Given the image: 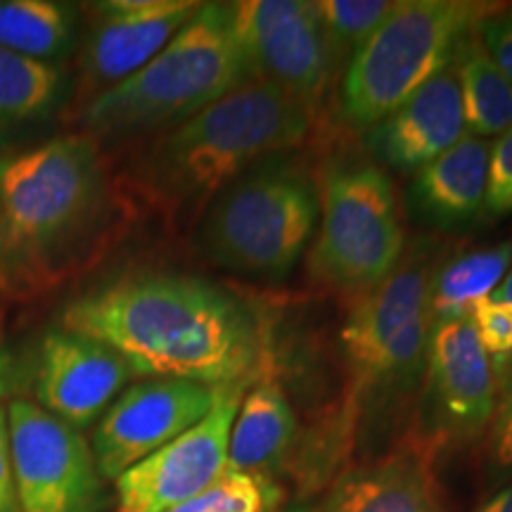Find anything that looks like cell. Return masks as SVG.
I'll use <instances>...</instances> for the list:
<instances>
[{
    "instance_id": "cell-12",
    "label": "cell",
    "mask_w": 512,
    "mask_h": 512,
    "mask_svg": "<svg viewBox=\"0 0 512 512\" xmlns=\"http://www.w3.org/2000/svg\"><path fill=\"white\" fill-rule=\"evenodd\" d=\"M216 396V387L174 377H150L124 389L100 418L91 441L102 479H119L195 427L214 408Z\"/></svg>"
},
{
    "instance_id": "cell-31",
    "label": "cell",
    "mask_w": 512,
    "mask_h": 512,
    "mask_svg": "<svg viewBox=\"0 0 512 512\" xmlns=\"http://www.w3.org/2000/svg\"><path fill=\"white\" fill-rule=\"evenodd\" d=\"M472 512H512V484L505 486Z\"/></svg>"
},
{
    "instance_id": "cell-26",
    "label": "cell",
    "mask_w": 512,
    "mask_h": 512,
    "mask_svg": "<svg viewBox=\"0 0 512 512\" xmlns=\"http://www.w3.org/2000/svg\"><path fill=\"white\" fill-rule=\"evenodd\" d=\"M475 325L479 344L486 356L494 363L498 380L503 377V368L512 358V304L498 302L494 297H484L470 306L467 313Z\"/></svg>"
},
{
    "instance_id": "cell-33",
    "label": "cell",
    "mask_w": 512,
    "mask_h": 512,
    "mask_svg": "<svg viewBox=\"0 0 512 512\" xmlns=\"http://www.w3.org/2000/svg\"><path fill=\"white\" fill-rule=\"evenodd\" d=\"M283 512H323V510H320L318 505L309 503V501H299V503L287 505V508H283Z\"/></svg>"
},
{
    "instance_id": "cell-5",
    "label": "cell",
    "mask_w": 512,
    "mask_h": 512,
    "mask_svg": "<svg viewBox=\"0 0 512 512\" xmlns=\"http://www.w3.org/2000/svg\"><path fill=\"white\" fill-rule=\"evenodd\" d=\"M437 256L418 245L380 285L363 292L339 332L349 377L351 430H384L420 394L430 347V292Z\"/></svg>"
},
{
    "instance_id": "cell-7",
    "label": "cell",
    "mask_w": 512,
    "mask_h": 512,
    "mask_svg": "<svg viewBox=\"0 0 512 512\" xmlns=\"http://www.w3.org/2000/svg\"><path fill=\"white\" fill-rule=\"evenodd\" d=\"M501 8L467 0H403L358 50L342 74L339 114L344 126L368 131L403 100L444 72L460 43Z\"/></svg>"
},
{
    "instance_id": "cell-17",
    "label": "cell",
    "mask_w": 512,
    "mask_h": 512,
    "mask_svg": "<svg viewBox=\"0 0 512 512\" xmlns=\"http://www.w3.org/2000/svg\"><path fill=\"white\" fill-rule=\"evenodd\" d=\"M430 451L403 444L339 472L323 512H446Z\"/></svg>"
},
{
    "instance_id": "cell-27",
    "label": "cell",
    "mask_w": 512,
    "mask_h": 512,
    "mask_svg": "<svg viewBox=\"0 0 512 512\" xmlns=\"http://www.w3.org/2000/svg\"><path fill=\"white\" fill-rule=\"evenodd\" d=\"M512 211V126L501 133L489 152L484 214L505 216Z\"/></svg>"
},
{
    "instance_id": "cell-30",
    "label": "cell",
    "mask_w": 512,
    "mask_h": 512,
    "mask_svg": "<svg viewBox=\"0 0 512 512\" xmlns=\"http://www.w3.org/2000/svg\"><path fill=\"white\" fill-rule=\"evenodd\" d=\"M0 512H19L15 475H12L10 458L8 411H5V408H0Z\"/></svg>"
},
{
    "instance_id": "cell-23",
    "label": "cell",
    "mask_w": 512,
    "mask_h": 512,
    "mask_svg": "<svg viewBox=\"0 0 512 512\" xmlns=\"http://www.w3.org/2000/svg\"><path fill=\"white\" fill-rule=\"evenodd\" d=\"M62 88L53 64L0 48V124H24L50 112Z\"/></svg>"
},
{
    "instance_id": "cell-34",
    "label": "cell",
    "mask_w": 512,
    "mask_h": 512,
    "mask_svg": "<svg viewBox=\"0 0 512 512\" xmlns=\"http://www.w3.org/2000/svg\"><path fill=\"white\" fill-rule=\"evenodd\" d=\"M5 377H8V363H5V356L0 354V399L5 394Z\"/></svg>"
},
{
    "instance_id": "cell-25",
    "label": "cell",
    "mask_w": 512,
    "mask_h": 512,
    "mask_svg": "<svg viewBox=\"0 0 512 512\" xmlns=\"http://www.w3.org/2000/svg\"><path fill=\"white\" fill-rule=\"evenodd\" d=\"M285 494L268 475L226 470L195 496L169 512H283Z\"/></svg>"
},
{
    "instance_id": "cell-18",
    "label": "cell",
    "mask_w": 512,
    "mask_h": 512,
    "mask_svg": "<svg viewBox=\"0 0 512 512\" xmlns=\"http://www.w3.org/2000/svg\"><path fill=\"white\" fill-rule=\"evenodd\" d=\"M489 140L467 136L415 171L411 207L434 228H460L484 214Z\"/></svg>"
},
{
    "instance_id": "cell-14",
    "label": "cell",
    "mask_w": 512,
    "mask_h": 512,
    "mask_svg": "<svg viewBox=\"0 0 512 512\" xmlns=\"http://www.w3.org/2000/svg\"><path fill=\"white\" fill-rule=\"evenodd\" d=\"M200 5L195 0L95 3L81 53L83 105L140 72L195 17Z\"/></svg>"
},
{
    "instance_id": "cell-32",
    "label": "cell",
    "mask_w": 512,
    "mask_h": 512,
    "mask_svg": "<svg viewBox=\"0 0 512 512\" xmlns=\"http://www.w3.org/2000/svg\"><path fill=\"white\" fill-rule=\"evenodd\" d=\"M491 297L498 299V302H508V304H512V268H510L508 273H505L503 283L496 287V292L491 294Z\"/></svg>"
},
{
    "instance_id": "cell-10",
    "label": "cell",
    "mask_w": 512,
    "mask_h": 512,
    "mask_svg": "<svg viewBox=\"0 0 512 512\" xmlns=\"http://www.w3.org/2000/svg\"><path fill=\"white\" fill-rule=\"evenodd\" d=\"M5 411L19 512H100L105 484L81 430L27 399Z\"/></svg>"
},
{
    "instance_id": "cell-28",
    "label": "cell",
    "mask_w": 512,
    "mask_h": 512,
    "mask_svg": "<svg viewBox=\"0 0 512 512\" xmlns=\"http://www.w3.org/2000/svg\"><path fill=\"white\" fill-rule=\"evenodd\" d=\"M477 36L486 53L512 86V8H498L482 19Z\"/></svg>"
},
{
    "instance_id": "cell-21",
    "label": "cell",
    "mask_w": 512,
    "mask_h": 512,
    "mask_svg": "<svg viewBox=\"0 0 512 512\" xmlns=\"http://www.w3.org/2000/svg\"><path fill=\"white\" fill-rule=\"evenodd\" d=\"M512 261V242L477 249L456 256L437 266L430 292L432 323L448 318H463L479 299L491 297L508 273Z\"/></svg>"
},
{
    "instance_id": "cell-9",
    "label": "cell",
    "mask_w": 512,
    "mask_h": 512,
    "mask_svg": "<svg viewBox=\"0 0 512 512\" xmlns=\"http://www.w3.org/2000/svg\"><path fill=\"white\" fill-rule=\"evenodd\" d=\"M498 373L470 316L432 323L425 377L406 439L430 451L472 444L491 427Z\"/></svg>"
},
{
    "instance_id": "cell-8",
    "label": "cell",
    "mask_w": 512,
    "mask_h": 512,
    "mask_svg": "<svg viewBox=\"0 0 512 512\" xmlns=\"http://www.w3.org/2000/svg\"><path fill=\"white\" fill-rule=\"evenodd\" d=\"M318 195L311 275L339 292L373 290L403 259L406 240L394 183L370 159H335L325 166Z\"/></svg>"
},
{
    "instance_id": "cell-15",
    "label": "cell",
    "mask_w": 512,
    "mask_h": 512,
    "mask_svg": "<svg viewBox=\"0 0 512 512\" xmlns=\"http://www.w3.org/2000/svg\"><path fill=\"white\" fill-rule=\"evenodd\" d=\"M131 377L136 373L117 351L62 328L43 339L36 399L43 411L83 430L105 415Z\"/></svg>"
},
{
    "instance_id": "cell-13",
    "label": "cell",
    "mask_w": 512,
    "mask_h": 512,
    "mask_svg": "<svg viewBox=\"0 0 512 512\" xmlns=\"http://www.w3.org/2000/svg\"><path fill=\"white\" fill-rule=\"evenodd\" d=\"M242 389L221 387L214 408L195 427L114 479L119 512H169L207 491L228 470V441Z\"/></svg>"
},
{
    "instance_id": "cell-22",
    "label": "cell",
    "mask_w": 512,
    "mask_h": 512,
    "mask_svg": "<svg viewBox=\"0 0 512 512\" xmlns=\"http://www.w3.org/2000/svg\"><path fill=\"white\" fill-rule=\"evenodd\" d=\"M74 10L55 0H0V48L50 64L69 53Z\"/></svg>"
},
{
    "instance_id": "cell-4",
    "label": "cell",
    "mask_w": 512,
    "mask_h": 512,
    "mask_svg": "<svg viewBox=\"0 0 512 512\" xmlns=\"http://www.w3.org/2000/svg\"><path fill=\"white\" fill-rule=\"evenodd\" d=\"M254 81L233 3H202L140 72L83 105L81 128L95 143L166 131Z\"/></svg>"
},
{
    "instance_id": "cell-3",
    "label": "cell",
    "mask_w": 512,
    "mask_h": 512,
    "mask_svg": "<svg viewBox=\"0 0 512 512\" xmlns=\"http://www.w3.org/2000/svg\"><path fill=\"white\" fill-rule=\"evenodd\" d=\"M110 178L100 145L62 136L0 166V268L12 285L53 283L102 226Z\"/></svg>"
},
{
    "instance_id": "cell-1",
    "label": "cell",
    "mask_w": 512,
    "mask_h": 512,
    "mask_svg": "<svg viewBox=\"0 0 512 512\" xmlns=\"http://www.w3.org/2000/svg\"><path fill=\"white\" fill-rule=\"evenodd\" d=\"M62 328L107 344L136 375L216 389L268 380V342L256 313L200 278L117 280L69 304Z\"/></svg>"
},
{
    "instance_id": "cell-20",
    "label": "cell",
    "mask_w": 512,
    "mask_h": 512,
    "mask_svg": "<svg viewBox=\"0 0 512 512\" xmlns=\"http://www.w3.org/2000/svg\"><path fill=\"white\" fill-rule=\"evenodd\" d=\"M453 67L470 136H501L512 126V86L486 53L477 31L460 43Z\"/></svg>"
},
{
    "instance_id": "cell-24",
    "label": "cell",
    "mask_w": 512,
    "mask_h": 512,
    "mask_svg": "<svg viewBox=\"0 0 512 512\" xmlns=\"http://www.w3.org/2000/svg\"><path fill=\"white\" fill-rule=\"evenodd\" d=\"M335 76L344 74L358 50L394 10L389 0H320L316 3Z\"/></svg>"
},
{
    "instance_id": "cell-6",
    "label": "cell",
    "mask_w": 512,
    "mask_h": 512,
    "mask_svg": "<svg viewBox=\"0 0 512 512\" xmlns=\"http://www.w3.org/2000/svg\"><path fill=\"white\" fill-rule=\"evenodd\" d=\"M278 157L256 164L202 211L197 242L211 264L266 280L299 264L320 219L318 183L304 164Z\"/></svg>"
},
{
    "instance_id": "cell-2",
    "label": "cell",
    "mask_w": 512,
    "mask_h": 512,
    "mask_svg": "<svg viewBox=\"0 0 512 512\" xmlns=\"http://www.w3.org/2000/svg\"><path fill=\"white\" fill-rule=\"evenodd\" d=\"M313 117L309 107L275 83H247L207 110L159 131L136 159L133 183L166 219L204 211L256 164L302 145Z\"/></svg>"
},
{
    "instance_id": "cell-19",
    "label": "cell",
    "mask_w": 512,
    "mask_h": 512,
    "mask_svg": "<svg viewBox=\"0 0 512 512\" xmlns=\"http://www.w3.org/2000/svg\"><path fill=\"white\" fill-rule=\"evenodd\" d=\"M297 415L278 382L261 380L242 396L228 441V470L268 475L280 470L297 444Z\"/></svg>"
},
{
    "instance_id": "cell-16",
    "label": "cell",
    "mask_w": 512,
    "mask_h": 512,
    "mask_svg": "<svg viewBox=\"0 0 512 512\" xmlns=\"http://www.w3.org/2000/svg\"><path fill=\"white\" fill-rule=\"evenodd\" d=\"M467 136L463 98L453 62L380 124L366 131V147L377 162L415 174Z\"/></svg>"
},
{
    "instance_id": "cell-29",
    "label": "cell",
    "mask_w": 512,
    "mask_h": 512,
    "mask_svg": "<svg viewBox=\"0 0 512 512\" xmlns=\"http://www.w3.org/2000/svg\"><path fill=\"white\" fill-rule=\"evenodd\" d=\"M489 451L498 470H512V373L498 389L494 420L489 427Z\"/></svg>"
},
{
    "instance_id": "cell-11",
    "label": "cell",
    "mask_w": 512,
    "mask_h": 512,
    "mask_svg": "<svg viewBox=\"0 0 512 512\" xmlns=\"http://www.w3.org/2000/svg\"><path fill=\"white\" fill-rule=\"evenodd\" d=\"M233 12L256 79L275 83L316 114L335 81L316 3L245 0L233 3Z\"/></svg>"
}]
</instances>
